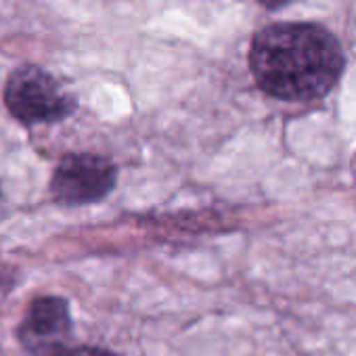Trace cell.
Instances as JSON below:
<instances>
[{
  "mask_svg": "<svg viewBox=\"0 0 356 356\" xmlns=\"http://www.w3.org/2000/svg\"><path fill=\"white\" fill-rule=\"evenodd\" d=\"M256 3L260 7H264L266 11H279V9L287 7L289 3H293V0H256Z\"/></svg>",
  "mask_w": 356,
  "mask_h": 356,
  "instance_id": "6",
  "label": "cell"
},
{
  "mask_svg": "<svg viewBox=\"0 0 356 356\" xmlns=\"http://www.w3.org/2000/svg\"><path fill=\"white\" fill-rule=\"evenodd\" d=\"M248 61L258 88L287 103L323 99L335 88L346 67L339 40L323 26L308 22H281L258 30Z\"/></svg>",
  "mask_w": 356,
  "mask_h": 356,
  "instance_id": "1",
  "label": "cell"
},
{
  "mask_svg": "<svg viewBox=\"0 0 356 356\" xmlns=\"http://www.w3.org/2000/svg\"><path fill=\"white\" fill-rule=\"evenodd\" d=\"M74 331L70 302L59 296H38L26 310L17 327V337L24 350L32 356H53L70 346Z\"/></svg>",
  "mask_w": 356,
  "mask_h": 356,
  "instance_id": "4",
  "label": "cell"
},
{
  "mask_svg": "<svg viewBox=\"0 0 356 356\" xmlns=\"http://www.w3.org/2000/svg\"><path fill=\"white\" fill-rule=\"evenodd\" d=\"M118 183V165L99 153H65L51 178V195L59 206H86L105 200Z\"/></svg>",
  "mask_w": 356,
  "mask_h": 356,
  "instance_id": "3",
  "label": "cell"
},
{
  "mask_svg": "<svg viewBox=\"0 0 356 356\" xmlns=\"http://www.w3.org/2000/svg\"><path fill=\"white\" fill-rule=\"evenodd\" d=\"M53 356H118V354L99 346H65Z\"/></svg>",
  "mask_w": 356,
  "mask_h": 356,
  "instance_id": "5",
  "label": "cell"
},
{
  "mask_svg": "<svg viewBox=\"0 0 356 356\" xmlns=\"http://www.w3.org/2000/svg\"><path fill=\"white\" fill-rule=\"evenodd\" d=\"M3 99L9 113L26 126L59 124L78 109L76 95L34 63H24L9 74Z\"/></svg>",
  "mask_w": 356,
  "mask_h": 356,
  "instance_id": "2",
  "label": "cell"
}]
</instances>
